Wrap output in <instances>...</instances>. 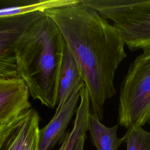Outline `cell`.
I'll return each mask as SVG.
<instances>
[{
    "label": "cell",
    "mask_w": 150,
    "mask_h": 150,
    "mask_svg": "<svg viewBox=\"0 0 150 150\" xmlns=\"http://www.w3.org/2000/svg\"><path fill=\"white\" fill-rule=\"evenodd\" d=\"M42 12L61 32L88 91L91 113L101 121L105 102L117 93L116 71L127 57L120 33L81 0Z\"/></svg>",
    "instance_id": "cell-1"
},
{
    "label": "cell",
    "mask_w": 150,
    "mask_h": 150,
    "mask_svg": "<svg viewBox=\"0 0 150 150\" xmlns=\"http://www.w3.org/2000/svg\"><path fill=\"white\" fill-rule=\"evenodd\" d=\"M65 41L54 22L43 12L24 30L15 47L18 76L29 95L49 108L57 104Z\"/></svg>",
    "instance_id": "cell-2"
},
{
    "label": "cell",
    "mask_w": 150,
    "mask_h": 150,
    "mask_svg": "<svg viewBox=\"0 0 150 150\" xmlns=\"http://www.w3.org/2000/svg\"><path fill=\"white\" fill-rule=\"evenodd\" d=\"M110 19L132 52H150V0H81Z\"/></svg>",
    "instance_id": "cell-3"
},
{
    "label": "cell",
    "mask_w": 150,
    "mask_h": 150,
    "mask_svg": "<svg viewBox=\"0 0 150 150\" xmlns=\"http://www.w3.org/2000/svg\"><path fill=\"white\" fill-rule=\"evenodd\" d=\"M150 124V52L130 64L121 84L118 124L128 129Z\"/></svg>",
    "instance_id": "cell-4"
},
{
    "label": "cell",
    "mask_w": 150,
    "mask_h": 150,
    "mask_svg": "<svg viewBox=\"0 0 150 150\" xmlns=\"http://www.w3.org/2000/svg\"><path fill=\"white\" fill-rule=\"evenodd\" d=\"M42 12L0 18V77H19L15 56L16 43L26 28Z\"/></svg>",
    "instance_id": "cell-5"
},
{
    "label": "cell",
    "mask_w": 150,
    "mask_h": 150,
    "mask_svg": "<svg viewBox=\"0 0 150 150\" xmlns=\"http://www.w3.org/2000/svg\"><path fill=\"white\" fill-rule=\"evenodd\" d=\"M29 93L23 80L18 77H0V125L7 124L31 108Z\"/></svg>",
    "instance_id": "cell-6"
},
{
    "label": "cell",
    "mask_w": 150,
    "mask_h": 150,
    "mask_svg": "<svg viewBox=\"0 0 150 150\" xmlns=\"http://www.w3.org/2000/svg\"><path fill=\"white\" fill-rule=\"evenodd\" d=\"M81 88L76 90L62 109L55 112L50 122L40 129L39 150H50L64 137L73 116L76 112Z\"/></svg>",
    "instance_id": "cell-7"
},
{
    "label": "cell",
    "mask_w": 150,
    "mask_h": 150,
    "mask_svg": "<svg viewBox=\"0 0 150 150\" xmlns=\"http://www.w3.org/2000/svg\"><path fill=\"white\" fill-rule=\"evenodd\" d=\"M39 116L30 108L5 141L1 150H39Z\"/></svg>",
    "instance_id": "cell-8"
},
{
    "label": "cell",
    "mask_w": 150,
    "mask_h": 150,
    "mask_svg": "<svg viewBox=\"0 0 150 150\" xmlns=\"http://www.w3.org/2000/svg\"><path fill=\"white\" fill-rule=\"evenodd\" d=\"M84 86L79 68L69 50L66 43L59 77L57 107L56 112L60 111L73 93Z\"/></svg>",
    "instance_id": "cell-9"
},
{
    "label": "cell",
    "mask_w": 150,
    "mask_h": 150,
    "mask_svg": "<svg viewBox=\"0 0 150 150\" xmlns=\"http://www.w3.org/2000/svg\"><path fill=\"white\" fill-rule=\"evenodd\" d=\"M91 114L89 94L84 86L81 89L80 99L76 112L73 128L64 137L59 150H74L79 138L88 131V122Z\"/></svg>",
    "instance_id": "cell-10"
},
{
    "label": "cell",
    "mask_w": 150,
    "mask_h": 150,
    "mask_svg": "<svg viewBox=\"0 0 150 150\" xmlns=\"http://www.w3.org/2000/svg\"><path fill=\"white\" fill-rule=\"evenodd\" d=\"M118 126L117 124L108 127L91 113L88 122V131L91 142L97 150H118L121 144L117 135Z\"/></svg>",
    "instance_id": "cell-11"
},
{
    "label": "cell",
    "mask_w": 150,
    "mask_h": 150,
    "mask_svg": "<svg viewBox=\"0 0 150 150\" xmlns=\"http://www.w3.org/2000/svg\"><path fill=\"white\" fill-rule=\"evenodd\" d=\"M121 143H125L127 150H150V132L137 127L127 129L120 138Z\"/></svg>",
    "instance_id": "cell-12"
},
{
    "label": "cell",
    "mask_w": 150,
    "mask_h": 150,
    "mask_svg": "<svg viewBox=\"0 0 150 150\" xmlns=\"http://www.w3.org/2000/svg\"><path fill=\"white\" fill-rule=\"evenodd\" d=\"M21 115L19 117L14 119L12 121L3 125H0V150L1 149L5 141L13 131V130L19 124L23 119L24 115Z\"/></svg>",
    "instance_id": "cell-13"
},
{
    "label": "cell",
    "mask_w": 150,
    "mask_h": 150,
    "mask_svg": "<svg viewBox=\"0 0 150 150\" xmlns=\"http://www.w3.org/2000/svg\"><path fill=\"white\" fill-rule=\"evenodd\" d=\"M86 138H87L86 134L81 136L77 140L74 150H84V143Z\"/></svg>",
    "instance_id": "cell-14"
}]
</instances>
